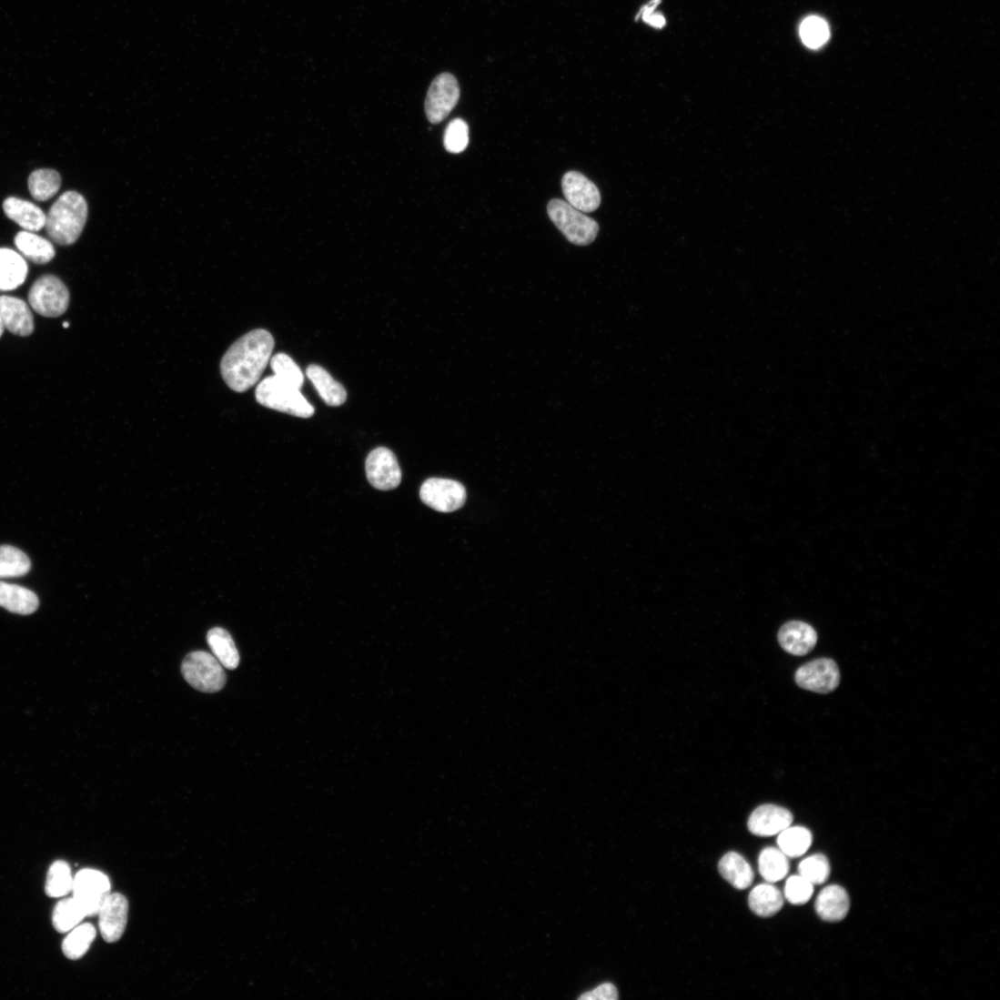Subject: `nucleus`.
<instances>
[{"label":"nucleus","instance_id":"nucleus-2","mask_svg":"<svg viewBox=\"0 0 1000 1000\" xmlns=\"http://www.w3.org/2000/svg\"><path fill=\"white\" fill-rule=\"evenodd\" d=\"M87 217L88 205L86 198L76 191L65 192L51 206L46 215V234L58 245H73L82 235Z\"/></svg>","mask_w":1000,"mask_h":1000},{"label":"nucleus","instance_id":"nucleus-26","mask_svg":"<svg viewBox=\"0 0 1000 1000\" xmlns=\"http://www.w3.org/2000/svg\"><path fill=\"white\" fill-rule=\"evenodd\" d=\"M778 849L788 858L804 855L812 846L813 834L803 826H789L778 833Z\"/></svg>","mask_w":1000,"mask_h":1000},{"label":"nucleus","instance_id":"nucleus-38","mask_svg":"<svg viewBox=\"0 0 1000 1000\" xmlns=\"http://www.w3.org/2000/svg\"><path fill=\"white\" fill-rule=\"evenodd\" d=\"M660 4L661 0H652L650 5L642 9L637 19L642 16L644 22L651 26L658 29L664 27L666 25L665 18L661 14H655V10Z\"/></svg>","mask_w":1000,"mask_h":1000},{"label":"nucleus","instance_id":"nucleus-30","mask_svg":"<svg viewBox=\"0 0 1000 1000\" xmlns=\"http://www.w3.org/2000/svg\"><path fill=\"white\" fill-rule=\"evenodd\" d=\"M759 871L769 883L781 881L789 872L788 857L779 849L766 848L759 856Z\"/></svg>","mask_w":1000,"mask_h":1000},{"label":"nucleus","instance_id":"nucleus-13","mask_svg":"<svg viewBox=\"0 0 1000 1000\" xmlns=\"http://www.w3.org/2000/svg\"><path fill=\"white\" fill-rule=\"evenodd\" d=\"M562 191L567 202L582 213L595 212L601 203L597 186L578 172H569L562 178Z\"/></svg>","mask_w":1000,"mask_h":1000},{"label":"nucleus","instance_id":"nucleus-22","mask_svg":"<svg viewBox=\"0 0 1000 1000\" xmlns=\"http://www.w3.org/2000/svg\"><path fill=\"white\" fill-rule=\"evenodd\" d=\"M15 244L21 254L35 265H46L56 255L55 246L34 232H19L15 236Z\"/></svg>","mask_w":1000,"mask_h":1000},{"label":"nucleus","instance_id":"nucleus-40","mask_svg":"<svg viewBox=\"0 0 1000 1000\" xmlns=\"http://www.w3.org/2000/svg\"><path fill=\"white\" fill-rule=\"evenodd\" d=\"M5 329V328L4 326V323H3L2 319H0V338L3 337Z\"/></svg>","mask_w":1000,"mask_h":1000},{"label":"nucleus","instance_id":"nucleus-24","mask_svg":"<svg viewBox=\"0 0 1000 1000\" xmlns=\"http://www.w3.org/2000/svg\"><path fill=\"white\" fill-rule=\"evenodd\" d=\"M207 644L215 657L221 664L230 670L238 667L240 657L235 641L228 631L221 627H216L208 631L207 635Z\"/></svg>","mask_w":1000,"mask_h":1000},{"label":"nucleus","instance_id":"nucleus-23","mask_svg":"<svg viewBox=\"0 0 1000 1000\" xmlns=\"http://www.w3.org/2000/svg\"><path fill=\"white\" fill-rule=\"evenodd\" d=\"M721 875L736 889L750 887L754 881V872L743 856L731 852L719 863Z\"/></svg>","mask_w":1000,"mask_h":1000},{"label":"nucleus","instance_id":"nucleus-29","mask_svg":"<svg viewBox=\"0 0 1000 1000\" xmlns=\"http://www.w3.org/2000/svg\"><path fill=\"white\" fill-rule=\"evenodd\" d=\"M96 932L90 924H79L66 936L63 943L65 956L72 961H76L85 956L95 940Z\"/></svg>","mask_w":1000,"mask_h":1000},{"label":"nucleus","instance_id":"nucleus-19","mask_svg":"<svg viewBox=\"0 0 1000 1000\" xmlns=\"http://www.w3.org/2000/svg\"><path fill=\"white\" fill-rule=\"evenodd\" d=\"M28 266L24 257L11 248H0V291H12L26 280Z\"/></svg>","mask_w":1000,"mask_h":1000},{"label":"nucleus","instance_id":"nucleus-3","mask_svg":"<svg viewBox=\"0 0 1000 1000\" xmlns=\"http://www.w3.org/2000/svg\"><path fill=\"white\" fill-rule=\"evenodd\" d=\"M256 400L263 407L299 418H310L315 409L300 389L277 377L263 379L255 391Z\"/></svg>","mask_w":1000,"mask_h":1000},{"label":"nucleus","instance_id":"nucleus-15","mask_svg":"<svg viewBox=\"0 0 1000 1000\" xmlns=\"http://www.w3.org/2000/svg\"><path fill=\"white\" fill-rule=\"evenodd\" d=\"M793 819V813L788 810L773 804H764L752 813L748 827L755 835L772 836L791 826Z\"/></svg>","mask_w":1000,"mask_h":1000},{"label":"nucleus","instance_id":"nucleus-14","mask_svg":"<svg viewBox=\"0 0 1000 1000\" xmlns=\"http://www.w3.org/2000/svg\"><path fill=\"white\" fill-rule=\"evenodd\" d=\"M818 636L810 624L793 621L783 624L778 633L783 650L794 656H805L816 646Z\"/></svg>","mask_w":1000,"mask_h":1000},{"label":"nucleus","instance_id":"nucleus-35","mask_svg":"<svg viewBox=\"0 0 1000 1000\" xmlns=\"http://www.w3.org/2000/svg\"><path fill=\"white\" fill-rule=\"evenodd\" d=\"M800 875L813 884L825 883L831 873L828 859L823 854H815L803 860L799 866Z\"/></svg>","mask_w":1000,"mask_h":1000},{"label":"nucleus","instance_id":"nucleus-31","mask_svg":"<svg viewBox=\"0 0 1000 1000\" xmlns=\"http://www.w3.org/2000/svg\"><path fill=\"white\" fill-rule=\"evenodd\" d=\"M86 917L84 910L75 898H70L56 905L52 915V924L57 932L66 934L78 926Z\"/></svg>","mask_w":1000,"mask_h":1000},{"label":"nucleus","instance_id":"nucleus-34","mask_svg":"<svg viewBox=\"0 0 1000 1000\" xmlns=\"http://www.w3.org/2000/svg\"><path fill=\"white\" fill-rule=\"evenodd\" d=\"M800 34L804 45L812 49L823 46L830 37L827 23L816 16H811L803 22Z\"/></svg>","mask_w":1000,"mask_h":1000},{"label":"nucleus","instance_id":"nucleus-8","mask_svg":"<svg viewBox=\"0 0 1000 1000\" xmlns=\"http://www.w3.org/2000/svg\"><path fill=\"white\" fill-rule=\"evenodd\" d=\"M458 81L451 74H441L432 82L426 100V113L430 123L443 122L455 108L460 99Z\"/></svg>","mask_w":1000,"mask_h":1000},{"label":"nucleus","instance_id":"nucleus-20","mask_svg":"<svg viewBox=\"0 0 1000 1000\" xmlns=\"http://www.w3.org/2000/svg\"><path fill=\"white\" fill-rule=\"evenodd\" d=\"M306 376L328 406L338 407L346 402L347 390L323 367L316 364L309 365L307 368Z\"/></svg>","mask_w":1000,"mask_h":1000},{"label":"nucleus","instance_id":"nucleus-12","mask_svg":"<svg viewBox=\"0 0 1000 1000\" xmlns=\"http://www.w3.org/2000/svg\"><path fill=\"white\" fill-rule=\"evenodd\" d=\"M129 904L120 893L110 894L98 911L100 934L107 943L119 941L125 934L128 920Z\"/></svg>","mask_w":1000,"mask_h":1000},{"label":"nucleus","instance_id":"nucleus-25","mask_svg":"<svg viewBox=\"0 0 1000 1000\" xmlns=\"http://www.w3.org/2000/svg\"><path fill=\"white\" fill-rule=\"evenodd\" d=\"M749 904L752 911L761 917H771L783 906L781 891L771 884L757 885L750 894Z\"/></svg>","mask_w":1000,"mask_h":1000},{"label":"nucleus","instance_id":"nucleus-1","mask_svg":"<svg viewBox=\"0 0 1000 1000\" xmlns=\"http://www.w3.org/2000/svg\"><path fill=\"white\" fill-rule=\"evenodd\" d=\"M275 339L265 329H255L236 341L224 355L221 374L233 391L244 393L259 381L272 359Z\"/></svg>","mask_w":1000,"mask_h":1000},{"label":"nucleus","instance_id":"nucleus-36","mask_svg":"<svg viewBox=\"0 0 1000 1000\" xmlns=\"http://www.w3.org/2000/svg\"><path fill=\"white\" fill-rule=\"evenodd\" d=\"M813 886L802 875L789 877L784 886V897L794 905H803L813 897Z\"/></svg>","mask_w":1000,"mask_h":1000},{"label":"nucleus","instance_id":"nucleus-32","mask_svg":"<svg viewBox=\"0 0 1000 1000\" xmlns=\"http://www.w3.org/2000/svg\"><path fill=\"white\" fill-rule=\"evenodd\" d=\"M30 569L31 561L25 553L12 546H0V578L21 577Z\"/></svg>","mask_w":1000,"mask_h":1000},{"label":"nucleus","instance_id":"nucleus-4","mask_svg":"<svg viewBox=\"0 0 1000 1000\" xmlns=\"http://www.w3.org/2000/svg\"><path fill=\"white\" fill-rule=\"evenodd\" d=\"M548 214L567 240L574 245L588 246L598 236V223L567 201L552 199L548 205Z\"/></svg>","mask_w":1000,"mask_h":1000},{"label":"nucleus","instance_id":"nucleus-27","mask_svg":"<svg viewBox=\"0 0 1000 1000\" xmlns=\"http://www.w3.org/2000/svg\"><path fill=\"white\" fill-rule=\"evenodd\" d=\"M62 177L54 169H38L34 171L28 178V188L32 197L37 201H47L54 197L61 189Z\"/></svg>","mask_w":1000,"mask_h":1000},{"label":"nucleus","instance_id":"nucleus-7","mask_svg":"<svg viewBox=\"0 0 1000 1000\" xmlns=\"http://www.w3.org/2000/svg\"><path fill=\"white\" fill-rule=\"evenodd\" d=\"M73 892L86 917L95 916L111 894V882L99 871L85 869L74 877Z\"/></svg>","mask_w":1000,"mask_h":1000},{"label":"nucleus","instance_id":"nucleus-10","mask_svg":"<svg viewBox=\"0 0 1000 1000\" xmlns=\"http://www.w3.org/2000/svg\"><path fill=\"white\" fill-rule=\"evenodd\" d=\"M797 685L803 690L828 694L840 683L837 664L830 659H818L802 666L795 674Z\"/></svg>","mask_w":1000,"mask_h":1000},{"label":"nucleus","instance_id":"nucleus-21","mask_svg":"<svg viewBox=\"0 0 1000 1000\" xmlns=\"http://www.w3.org/2000/svg\"><path fill=\"white\" fill-rule=\"evenodd\" d=\"M39 606L37 596L31 591L0 581V607L21 615L34 613Z\"/></svg>","mask_w":1000,"mask_h":1000},{"label":"nucleus","instance_id":"nucleus-18","mask_svg":"<svg viewBox=\"0 0 1000 1000\" xmlns=\"http://www.w3.org/2000/svg\"><path fill=\"white\" fill-rule=\"evenodd\" d=\"M5 216L28 232H38L45 226L46 216L35 204L10 197L3 204Z\"/></svg>","mask_w":1000,"mask_h":1000},{"label":"nucleus","instance_id":"nucleus-5","mask_svg":"<svg viewBox=\"0 0 1000 1000\" xmlns=\"http://www.w3.org/2000/svg\"><path fill=\"white\" fill-rule=\"evenodd\" d=\"M221 662L206 652L188 654L182 663V673L195 690L204 693H217L227 682V674Z\"/></svg>","mask_w":1000,"mask_h":1000},{"label":"nucleus","instance_id":"nucleus-9","mask_svg":"<svg viewBox=\"0 0 1000 1000\" xmlns=\"http://www.w3.org/2000/svg\"><path fill=\"white\" fill-rule=\"evenodd\" d=\"M365 470L368 481L377 490H392L401 483V470L397 457L387 448H378L368 455Z\"/></svg>","mask_w":1000,"mask_h":1000},{"label":"nucleus","instance_id":"nucleus-37","mask_svg":"<svg viewBox=\"0 0 1000 1000\" xmlns=\"http://www.w3.org/2000/svg\"><path fill=\"white\" fill-rule=\"evenodd\" d=\"M469 144V127L462 119L450 122L445 131V148L454 154L461 153Z\"/></svg>","mask_w":1000,"mask_h":1000},{"label":"nucleus","instance_id":"nucleus-17","mask_svg":"<svg viewBox=\"0 0 1000 1000\" xmlns=\"http://www.w3.org/2000/svg\"><path fill=\"white\" fill-rule=\"evenodd\" d=\"M849 894L842 886L833 884L823 889L816 901L815 909L819 917L826 922L836 923L846 918L850 912Z\"/></svg>","mask_w":1000,"mask_h":1000},{"label":"nucleus","instance_id":"nucleus-28","mask_svg":"<svg viewBox=\"0 0 1000 1000\" xmlns=\"http://www.w3.org/2000/svg\"><path fill=\"white\" fill-rule=\"evenodd\" d=\"M74 877L70 865L57 861L47 872L45 891L49 898H62L73 891Z\"/></svg>","mask_w":1000,"mask_h":1000},{"label":"nucleus","instance_id":"nucleus-33","mask_svg":"<svg viewBox=\"0 0 1000 1000\" xmlns=\"http://www.w3.org/2000/svg\"><path fill=\"white\" fill-rule=\"evenodd\" d=\"M270 363L275 377L299 389L302 388L304 375L290 356L285 353H278L272 357Z\"/></svg>","mask_w":1000,"mask_h":1000},{"label":"nucleus","instance_id":"nucleus-41","mask_svg":"<svg viewBox=\"0 0 1000 1000\" xmlns=\"http://www.w3.org/2000/svg\"><path fill=\"white\" fill-rule=\"evenodd\" d=\"M64 328H69V324H68V323H65V324H64Z\"/></svg>","mask_w":1000,"mask_h":1000},{"label":"nucleus","instance_id":"nucleus-6","mask_svg":"<svg viewBox=\"0 0 1000 1000\" xmlns=\"http://www.w3.org/2000/svg\"><path fill=\"white\" fill-rule=\"evenodd\" d=\"M29 303L33 309L47 318H60L70 303V293L65 283L52 275L43 276L32 286Z\"/></svg>","mask_w":1000,"mask_h":1000},{"label":"nucleus","instance_id":"nucleus-39","mask_svg":"<svg viewBox=\"0 0 1000 1000\" xmlns=\"http://www.w3.org/2000/svg\"><path fill=\"white\" fill-rule=\"evenodd\" d=\"M579 998L586 999V1000H594V999L615 1000V999L618 998V991H617V988L615 987V985H613L612 984L607 983V984H603V985L598 986L597 988H595L594 990H592L591 992L583 994Z\"/></svg>","mask_w":1000,"mask_h":1000},{"label":"nucleus","instance_id":"nucleus-16","mask_svg":"<svg viewBox=\"0 0 1000 1000\" xmlns=\"http://www.w3.org/2000/svg\"><path fill=\"white\" fill-rule=\"evenodd\" d=\"M0 319L5 328L16 336L28 337L34 332V318L30 308L18 298L0 297Z\"/></svg>","mask_w":1000,"mask_h":1000},{"label":"nucleus","instance_id":"nucleus-11","mask_svg":"<svg viewBox=\"0 0 1000 1000\" xmlns=\"http://www.w3.org/2000/svg\"><path fill=\"white\" fill-rule=\"evenodd\" d=\"M419 497L429 507L439 512H452L460 509L467 498L460 483L444 479H430L419 490Z\"/></svg>","mask_w":1000,"mask_h":1000}]
</instances>
